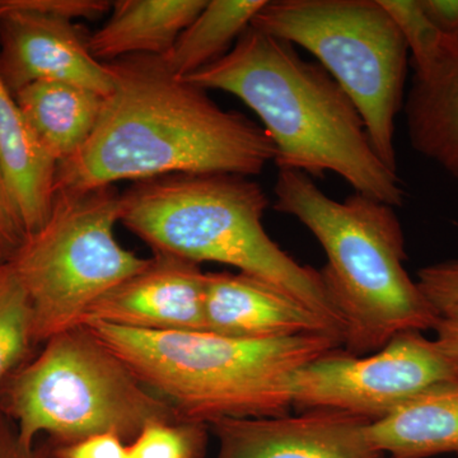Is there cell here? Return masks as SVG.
Returning a JSON list of instances; mask_svg holds the SVG:
<instances>
[{
  "mask_svg": "<svg viewBox=\"0 0 458 458\" xmlns=\"http://www.w3.org/2000/svg\"><path fill=\"white\" fill-rule=\"evenodd\" d=\"M87 38L74 21L0 0V77L13 96L38 81H64L107 98L113 75L90 55Z\"/></svg>",
  "mask_w": 458,
  "mask_h": 458,
  "instance_id": "obj_10",
  "label": "cell"
},
{
  "mask_svg": "<svg viewBox=\"0 0 458 458\" xmlns=\"http://www.w3.org/2000/svg\"><path fill=\"white\" fill-rule=\"evenodd\" d=\"M57 165L0 77V167L29 234L38 231L49 216Z\"/></svg>",
  "mask_w": 458,
  "mask_h": 458,
  "instance_id": "obj_15",
  "label": "cell"
},
{
  "mask_svg": "<svg viewBox=\"0 0 458 458\" xmlns=\"http://www.w3.org/2000/svg\"><path fill=\"white\" fill-rule=\"evenodd\" d=\"M207 2L117 0L107 22L87 38L90 55L99 63L135 55L164 57Z\"/></svg>",
  "mask_w": 458,
  "mask_h": 458,
  "instance_id": "obj_14",
  "label": "cell"
},
{
  "mask_svg": "<svg viewBox=\"0 0 458 458\" xmlns=\"http://www.w3.org/2000/svg\"><path fill=\"white\" fill-rule=\"evenodd\" d=\"M185 81L231 93L251 108L273 141L279 170L312 179L331 172L358 194L394 208L403 204L399 174L377 155L352 99L289 42L250 26L227 55Z\"/></svg>",
  "mask_w": 458,
  "mask_h": 458,
  "instance_id": "obj_2",
  "label": "cell"
},
{
  "mask_svg": "<svg viewBox=\"0 0 458 458\" xmlns=\"http://www.w3.org/2000/svg\"><path fill=\"white\" fill-rule=\"evenodd\" d=\"M452 384H458V369L436 342L421 331H405L372 354L337 348L307 363L292 377V409L344 412L375 423L418 394Z\"/></svg>",
  "mask_w": 458,
  "mask_h": 458,
  "instance_id": "obj_9",
  "label": "cell"
},
{
  "mask_svg": "<svg viewBox=\"0 0 458 458\" xmlns=\"http://www.w3.org/2000/svg\"><path fill=\"white\" fill-rule=\"evenodd\" d=\"M370 443L391 458L458 456V384L418 394L367 428Z\"/></svg>",
  "mask_w": 458,
  "mask_h": 458,
  "instance_id": "obj_17",
  "label": "cell"
},
{
  "mask_svg": "<svg viewBox=\"0 0 458 458\" xmlns=\"http://www.w3.org/2000/svg\"><path fill=\"white\" fill-rule=\"evenodd\" d=\"M367 419L311 410L274 418L222 419L210 424L216 458H391L367 436Z\"/></svg>",
  "mask_w": 458,
  "mask_h": 458,
  "instance_id": "obj_11",
  "label": "cell"
},
{
  "mask_svg": "<svg viewBox=\"0 0 458 458\" xmlns=\"http://www.w3.org/2000/svg\"><path fill=\"white\" fill-rule=\"evenodd\" d=\"M379 4L393 18L405 41L414 75L429 73L451 53L456 38L434 25L419 0H379Z\"/></svg>",
  "mask_w": 458,
  "mask_h": 458,
  "instance_id": "obj_21",
  "label": "cell"
},
{
  "mask_svg": "<svg viewBox=\"0 0 458 458\" xmlns=\"http://www.w3.org/2000/svg\"><path fill=\"white\" fill-rule=\"evenodd\" d=\"M105 64L113 92L87 143L57 165L55 191L170 174L254 177L274 164L276 148L261 125L223 110L207 89L172 74L162 57Z\"/></svg>",
  "mask_w": 458,
  "mask_h": 458,
  "instance_id": "obj_1",
  "label": "cell"
},
{
  "mask_svg": "<svg viewBox=\"0 0 458 458\" xmlns=\"http://www.w3.org/2000/svg\"><path fill=\"white\" fill-rule=\"evenodd\" d=\"M276 212L318 241L322 283L343 325L344 351L372 354L405 331L434 327L439 313L405 269V237L394 208L354 194L334 200L303 172L279 170Z\"/></svg>",
  "mask_w": 458,
  "mask_h": 458,
  "instance_id": "obj_3",
  "label": "cell"
},
{
  "mask_svg": "<svg viewBox=\"0 0 458 458\" xmlns=\"http://www.w3.org/2000/svg\"><path fill=\"white\" fill-rule=\"evenodd\" d=\"M430 21L443 33L458 38V0H419Z\"/></svg>",
  "mask_w": 458,
  "mask_h": 458,
  "instance_id": "obj_27",
  "label": "cell"
},
{
  "mask_svg": "<svg viewBox=\"0 0 458 458\" xmlns=\"http://www.w3.org/2000/svg\"><path fill=\"white\" fill-rule=\"evenodd\" d=\"M120 222L153 254L219 262L276 286L343 333L321 274L300 264L262 225L269 207L251 177L170 174L138 181L122 194Z\"/></svg>",
  "mask_w": 458,
  "mask_h": 458,
  "instance_id": "obj_5",
  "label": "cell"
},
{
  "mask_svg": "<svg viewBox=\"0 0 458 458\" xmlns=\"http://www.w3.org/2000/svg\"><path fill=\"white\" fill-rule=\"evenodd\" d=\"M433 330L436 331L434 342L458 369V306L439 313Z\"/></svg>",
  "mask_w": 458,
  "mask_h": 458,
  "instance_id": "obj_26",
  "label": "cell"
},
{
  "mask_svg": "<svg viewBox=\"0 0 458 458\" xmlns=\"http://www.w3.org/2000/svg\"><path fill=\"white\" fill-rule=\"evenodd\" d=\"M403 110L412 149L458 182V38L441 64L412 77Z\"/></svg>",
  "mask_w": 458,
  "mask_h": 458,
  "instance_id": "obj_16",
  "label": "cell"
},
{
  "mask_svg": "<svg viewBox=\"0 0 458 458\" xmlns=\"http://www.w3.org/2000/svg\"><path fill=\"white\" fill-rule=\"evenodd\" d=\"M120 200L114 186L57 190L47 222L9 262L31 304L35 344L82 327L102 295L146 267L114 236Z\"/></svg>",
  "mask_w": 458,
  "mask_h": 458,
  "instance_id": "obj_8",
  "label": "cell"
},
{
  "mask_svg": "<svg viewBox=\"0 0 458 458\" xmlns=\"http://www.w3.org/2000/svg\"><path fill=\"white\" fill-rule=\"evenodd\" d=\"M209 427L192 421H155L128 445L129 458H203Z\"/></svg>",
  "mask_w": 458,
  "mask_h": 458,
  "instance_id": "obj_22",
  "label": "cell"
},
{
  "mask_svg": "<svg viewBox=\"0 0 458 458\" xmlns=\"http://www.w3.org/2000/svg\"><path fill=\"white\" fill-rule=\"evenodd\" d=\"M205 274L197 262L153 254L143 269L102 295L83 324L105 322L140 331H207Z\"/></svg>",
  "mask_w": 458,
  "mask_h": 458,
  "instance_id": "obj_12",
  "label": "cell"
},
{
  "mask_svg": "<svg viewBox=\"0 0 458 458\" xmlns=\"http://www.w3.org/2000/svg\"><path fill=\"white\" fill-rule=\"evenodd\" d=\"M83 327L170 405L182 421L282 417L292 410V377L342 348L327 334L237 339L210 331H140L105 322Z\"/></svg>",
  "mask_w": 458,
  "mask_h": 458,
  "instance_id": "obj_4",
  "label": "cell"
},
{
  "mask_svg": "<svg viewBox=\"0 0 458 458\" xmlns=\"http://www.w3.org/2000/svg\"><path fill=\"white\" fill-rule=\"evenodd\" d=\"M27 234L20 207L0 167V265L11 262L25 242Z\"/></svg>",
  "mask_w": 458,
  "mask_h": 458,
  "instance_id": "obj_24",
  "label": "cell"
},
{
  "mask_svg": "<svg viewBox=\"0 0 458 458\" xmlns=\"http://www.w3.org/2000/svg\"><path fill=\"white\" fill-rule=\"evenodd\" d=\"M205 330L237 339H282L343 333L327 318L276 286L247 274L207 273Z\"/></svg>",
  "mask_w": 458,
  "mask_h": 458,
  "instance_id": "obj_13",
  "label": "cell"
},
{
  "mask_svg": "<svg viewBox=\"0 0 458 458\" xmlns=\"http://www.w3.org/2000/svg\"><path fill=\"white\" fill-rule=\"evenodd\" d=\"M55 458H129L128 443L114 434H96L60 445Z\"/></svg>",
  "mask_w": 458,
  "mask_h": 458,
  "instance_id": "obj_25",
  "label": "cell"
},
{
  "mask_svg": "<svg viewBox=\"0 0 458 458\" xmlns=\"http://www.w3.org/2000/svg\"><path fill=\"white\" fill-rule=\"evenodd\" d=\"M38 140L57 162L73 157L98 125L104 96L64 81H38L14 95Z\"/></svg>",
  "mask_w": 458,
  "mask_h": 458,
  "instance_id": "obj_18",
  "label": "cell"
},
{
  "mask_svg": "<svg viewBox=\"0 0 458 458\" xmlns=\"http://www.w3.org/2000/svg\"><path fill=\"white\" fill-rule=\"evenodd\" d=\"M417 283L437 312L458 306V259L421 267Z\"/></svg>",
  "mask_w": 458,
  "mask_h": 458,
  "instance_id": "obj_23",
  "label": "cell"
},
{
  "mask_svg": "<svg viewBox=\"0 0 458 458\" xmlns=\"http://www.w3.org/2000/svg\"><path fill=\"white\" fill-rule=\"evenodd\" d=\"M251 26L312 54L360 111L377 155L397 172L394 131L410 55L379 0H274Z\"/></svg>",
  "mask_w": 458,
  "mask_h": 458,
  "instance_id": "obj_7",
  "label": "cell"
},
{
  "mask_svg": "<svg viewBox=\"0 0 458 458\" xmlns=\"http://www.w3.org/2000/svg\"><path fill=\"white\" fill-rule=\"evenodd\" d=\"M2 384L0 411L27 451L40 434L68 445L111 433L129 445L148 424L180 420L83 325L51 337Z\"/></svg>",
  "mask_w": 458,
  "mask_h": 458,
  "instance_id": "obj_6",
  "label": "cell"
},
{
  "mask_svg": "<svg viewBox=\"0 0 458 458\" xmlns=\"http://www.w3.org/2000/svg\"><path fill=\"white\" fill-rule=\"evenodd\" d=\"M267 0H208L203 11L162 57L181 80L214 64L233 49Z\"/></svg>",
  "mask_w": 458,
  "mask_h": 458,
  "instance_id": "obj_19",
  "label": "cell"
},
{
  "mask_svg": "<svg viewBox=\"0 0 458 458\" xmlns=\"http://www.w3.org/2000/svg\"><path fill=\"white\" fill-rule=\"evenodd\" d=\"M0 458H33L32 451L20 445L14 427L9 426L8 418L0 411Z\"/></svg>",
  "mask_w": 458,
  "mask_h": 458,
  "instance_id": "obj_28",
  "label": "cell"
},
{
  "mask_svg": "<svg viewBox=\"0 0 458 458\" xmlns=\"http://www.w3.org/2000/svg\"><path fill=\"white\" fill-rule=\"evenodd\" d=\"M33 345L29 297L11 265H0V384L25 363Z\"/></svg>",
  "mask_w": 458,
  "mask_h": 458,
  "instance_id": "obj_20",
  "label": "cell"
}]
</instances>
